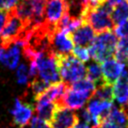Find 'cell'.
Returning <instances> with one entry per match:
<instances>
[{"instance_id": "obj_1", "label": "cell", "mask_w": 128, "mask_h": 128, "mask_svg": "<svg viewBox=\"0 0 128 128\" xmlns=\"http://www.w3.org/2000/svg\"><path fill=\"white\" fill-rule=\"evenodd\" d=\"M28 28H29L17 16L14 10L12 8L8 12L7 22L0 34V46L8 48L16 42L24 44Z\"/></svg>"}, {"instance_id": "obj_2", "label": "cell", "mask_w": 128, "mask_h": 128, "mask_svg": "<svg viewBox=\"0 0 128 128\" xmlns=\"http://www.w3.org/2000/svg\"><path fill=\"white\" fill-rule=\"evenodd\" d=\"M112 7L106 1L104 4L95 8L85 10L82 20L90 26L94 32L102 33L115 28L111 19Z\"/></svg>"}, {"instance_id": "obj_3", "label": "cell", "mask_w": 128, "mask_h": 128, "mask_svg": "<svg viewBox=\"0 0 128 128\" xmlns=\"http://www.w3.org/2000/svg\"><path fill=\"white\" fill-rule=\"evenodd\" d=\"M56 66L60 80L67 86H71L86 76V67L83 62L76 58L72 55L56 56Z\"/></svg>"}, {"instance_id": "obj_4", "label": "cell", "mask_w": 128, "mask_h": 128, "mask_svg": "<svg viewBox=\"0 0 128 128\" xmlns=\"http://www.w3.org/2000/svg\"><path fill=\"white\" fill-rule=\"evenodd\" d=\"M118 42L116 34L112 30L99 33L88 46V52L95 62H104L115 53Z\"/></svg>"}, {"instance_id": "obj_5", "label": "cell", "mask_w": 128, "mask_h": 128, "mask_svg": "<svg viewBox=\"0 0 128 128\" xmlns=\"http://www.w3.org/2000/svg\"><path fill=\"white\" fill-rule=\"evenodd\" d=\"M34 61L37 66L38 77L49 84H54L61 81L56 66V56L52 52L40 54Z\"/></svg>"}, {"instance_id": "obj_6", "label": "cell", "mask_w": 128, "mask_h": 128, "mask_svg": "<svg viewBox=\"0 0 128 128\" xmlns=\"http://www.w3.org/2000/svg\"><path fill=\"white\" fill-rule=\"evenodd\" d=\"M50 49L55 56H67L74 49L70 33L55 30L50 39Z\"/></svg>"}, {"instance_id": "obj_7", "label": "cell", "mask_w": 128, "mask_h": 128, "mask_svg": "<svg viewBox=\"0 0 128 128\" xmlns=\"http://www.w3.org/2000/svg\"><path fill=\"white\" fill-rule=\"evenodd\" d=\"M78 120L77 114L72 109L56 104L49 125L51 128H72Z\"/></svg>"}, {"instance_id": "obj_8", "label": "cell", "mask_w": 128, "mask_h": 128, "mask_svg": "<svg viewBox=\"0 0 128 128\" xmlns=\"http://www.w3.org/2000/svg\"><path fill=\"white\" fill-rule=\"evenodd\" d=\"M66 0H47L45 4L44 21L56 29V24L66 12Z\"/></svg>"}, {"instance_id": "obj_9", "label": "cell", "mask_w": 128, "mask_h": 128, "mask_svg": "<svg viewBox=\"0 0 128 128\" xmlns=\"http://www.w3.org/2000/svg\"><path fill=\"white\" fill-rule=\"evenodd\" d=\"M90 98L92 97L88 94L74 90L68 87L62 97L56 102V104L67 108L69 109L76 110V109H80L83 108Z\"/></svg>"}, {"instance_id": "obj_10", "label": "cell", "mask_w": 128, "mask_h": 128, "mask_svg": "<svg viewBox=\"0 0 128 128\" xmlns=\"http://www.w3.org/2000/svg\"><path fill=\"white\" fill-rule=\"evenodd\" d=\"M13 116V122L19 128H24L29 124L33 116V108L30 104H24L20 98H16L13 108L10 110Z\"/></svg>"}, {"instance_id": "obj_11", "label": "cell", "mask_w": 128, "mask_h": 128, "mask_svg": "<svg viewBox=\"0 0 128 128\" xmlns=\"http://www.w3.org/2000/svg\"><path fill=\"white\" fill-rule=\"evenodd\" d=\"M112 106H113V103L102 101L95 96H92L90 99L87 110L90 112V114L94 119L97 127L99 126L102 120H104V118L108 116L109 111L111 110Z\"/></svg>"}, {"instance_id": "obj_12", "label": "cell", "mask_w": 128, "mask_h": 128, "mask_svg": "<svg viewBox=\"0 0 128 128\" xmlns=\"http://www.w3.org/2000/svg\"><path fill=\"white\" fill-rule=\"evenodd\" d=\"M101 69L104 81L108 84L114 85L125 70V65L115 58H108L102 62Z\"/></svg>"}, {"instance_id": "obj_13", "label": "cell", "mask_w": 128, "mask_h": 128, "mask_svg": "<svg viewBox=\"0 0 128 128\" xmlns=\"http://www.w3.org/2000/svg\"><path fill=\"white\" fill-rule=\"evenodd\" d=\"M68 86L62 81L51 84L44 92L35 97L36 104H45V103H56L60 100L67 90Z\"/></svg>"}, {"instance_id": "obj_14", "label": "cell", "mask_w": 128, "mask_h": 128, "mask_svg": "<svg viewBox=\"0 0 128 128\" xmlns=\"http://www.w3.org/2000/svg\"><path fill=\"white\" fill-rule=\"evenodd\" d=\"M23 50V44L20 42L12 44L8 48L0 46V61L8 69L17 68L20 60L21 51Z\"/></svg>"}, {"instance_id": "obj_15", "label": "cell", "mask_w": 128, "mask_h": 128, "mask_svg": "<svg viewBox=\"0 0 128 128\" xmlns=\"http://www.w3.org/2000/svg\"><path fill=\"white\" fill-rule=\"evenodd\" d=\"M72 42L76 44L77 46L86 47L90 46L94 40V30L92 29L87 23L83 22V24L77 28L76 30L70 33Z\"/></svg>"}, {"instance_id": "obj_16", "label": "cell", "mask_w": 128, "mask_h": 128, "mask_svg": "<svg viewBox=\"0 0 128 128\" xmlns=\"http://www.w3.org/2000/svg\"><path fill=\"white\" fill-rule=\"evenodd\" d=\"M113 96L122 106H125L128 102V70L126 68L113 85Z\"/></svg>"}, {"instance_id": "obj_17", "label": "cell", "mask_w": 128, "mask_h": 128, "mask_svg": "<svg viewBox=\"0 0 128 128\" xmlns=\"http://www.w3.org/2000/svg\"><path fill=\"white\" fill-rule=\"evenodd\" d=\"M104 119L111 120L112 122L117 124L120 128L128 127V114L125 106H120V108H118V106H113L111 110L109 111L108 116L106 117Z\"/></svg>"}, {"instance_id": "obj_18", "label": "cell", "mask_w": 128, "mask_h": 128, "mask_svg": "<svg viewBox=\"0 0 128 128\" xmlns=\"http://www.w3.org/2000/svg\"><path fill=\"white\" fill-rule=\"evenodd\" d=\"M86 76L87 78L92 81L93 84L97 87H99L101 85L106 83L104 81L102 74V69L98 62L93 61L90 64H88V66L86 68Z\"/></svg>"}, {"instance_id": "obj_19", "label": "cell", "mask_w": 128, "mask_h": 128, "mask_svg": "<svg viewBox=\"0 0 128 128\" xmlns=\"http://www.w3.org/2000/svg\"><path fill=\"white\" fill-rule=\"evenodd\" d=\"M111 19L115 26L128 20V2L126 0L112 8Z\"/></svg>"}, {"instance_id": "obj_20", "label": "cell", "mask_w": 128, "mask_h": 128, "mask_svg": "<svg viewBox=\"0 0 128 128\" xmlns=\"http://www.w3.org/2000/svg\"><path fill=\"white\" fill-rule=\"evenodd\" d=\"M56 108V103H45V104H36L35 111L37 118L44 120L46 122H50L52 119L53 113Z\"/></svg>"}, {"instance_id": "obj_21", "label": "cell", "mask_w": 128, "mask_h": 128, "mask_svg": "<svg viewBox=\"0 0 128 128\" xmlns=\"http://www.w3.org/2000/svg\"><path fill=\"white\" fill-rule=\"evenodd\" d=\"M69 87L72 88V90H74L86 93V94L90 95V97L93 96V94H94V92L96 90V86L88 78H82V79L72 83Z\"/></svg>"}, {"instance_id": "obj_22", "label": "cell", "mask_w": 128, "mask_h": 128, "mask_svg": "<svg viewBox=\"0 0 128 128\" xmlns=\"http://www.w3.org/2000/svg\"><path fill=\"white\" fill-rule=\"evenodd\" d=\"M114 55L115 60L119 62L124 65L128 64V39L120 38V40H118Z\"/></svg>"}, {"instance_id": "obj_23", "label": "cell", "mask_w": 128, "mask_h": 128, "mask_svg": "<svg viewBox=\"0 0 128 128\" xmlns=\"http://www.w3.org/2000/svg\"><path fill=\"white\" fill-rule=\"evenodd\" d=\"M93 96H95V97H97L98 99H100L102 101H106V102L113 103V100H114L113 85L104 83V84L97 87Z\"/></svg>"}, {"instance_id": "obj_24", "label": "cell", "mask_w": 128, "mask_h": 128, "mask_svg": "<svg viewBox=\"0 0 128 128\" xmlns=\"http://www.w3.org/2000/svg\"><path fill=\"white\" fill-rule=\"evenodd\" d=\"M51 84H49L47 82H45L44 80H42V78L40 77H34L32 81L29 83V88H30V90L31 92L33 93V95L35 96H38L39 94H40L42 92H44L46 88L49 87Z\"/></svg>"}, {"instance_id": "obj_25", "label": "cell", "mask_w": 128, "mask_h": 128, "mask_svg": "<svg viewBox=\"0 0 128 128\" xmlns=\"http://www.w3.org/2000/svg\"><path fill=\"white\" fill-rule=\"evenodd\" d=\"M16 76H17V82L20 85H24L28 83L30 76H29V70L26 64L22 63L17 68Z\"/></svg>"}, {"instance_id": "obj_26", "label": "cell", "mask_w": 128, "mask_h": 128, "mask_svg": "<svg viewBox=\"0 0 128 128\" xmlns=\"http://www.w3.org/2000/svg\"><path fill=\"white\" fill-rule=\"evenodd\" d=\"M72 56L76 58L81 61V62H87L90 58V55L88 52V49L86 47H81V46H76L72 49Z\"/></svg>"}, {"instance_id": "obj_27", "label": "cell", "mask_w": 128, "mask_h": 128, "mask_svg": "<svg viewBox=\"0 0 128 128\" xmlns=\"http://www.w3.org/2000/svg\"><path fill=\"white\" fill-rule=\"evenodd\" d=\"M114 30H115L116 36H119L120 38L128 39V20L116 26Z\"/></svg>"}, {"instance_id": "obj_28", "label": "cell", "mask_w": 128, "mask_h": 128, "mask_svg": "<svg viewBox=\"0 0 128 128\" xmlns=\"http://www.w3.org/2000/svg\"><path fill=\"white\" fill-rule=\"evenodd\" d=\"M20 0H0V10L10 12L14 8Z\"/></svg>"}, {"instance_id": "obj_29", "label": "cell", "mask_w": 128, "mask_h": 128, "mask_svg": "<svg viewBox=\"0 0 128 128\" xmlns=\"http://www.w3.org/2000/svg\"><path fill=\"white\" fill-rule=\"evenodd\" d=\"M8 12L7 10H0V34L3 30V28H4L5 24L7 22V19H8Z\"/></svg>"}, {"instance_id": "obj_30", "label": "cell", "mask_w": 128, "mask_h": 128, "mask_svg": "<svg viewBox=\"0 0 128 128\" xmlns=\"http://www.w3.org/2000/svg\"><path fill=\"white\" fill-rule=\"evenodd\" d=\"M98 128H120L119 127L117 124H115L114 122H112L111 120H108V119H104L102 120V122H100Z\"/></svg>"}, {"instance_id": "obj_31", "label": "cell", "mask_w": 128, "mask_h": 128, "mask_svg": "<svg viewBox=\"0 0 128 128\" xmlns=\"http://www.w3.org/2000/svg\"><path fill=\"white\" fill-rule=\"evenodd\" d=\"M72 128H90V124H86L84 122H79L78 120Z\"/></svg>"}, {"instance_id": "obj_32", "label": "cell", "mask_w": 128, "mask_h": 128, "mask_svg": "<svg viewBox=\"0 0 128 128\" xmlns=\"http://www.w3.org/2000/svg\"><path fill=\"white\" fill-rule=\"evenodd\" d=\"M82 1H84L85 3H86V4H87V1H88V0H82Z\"/></svg>"}, {"instance_id": "obj_33", "label": "cell", "mask_w": 128, "mask_h": 128, "mask_svg": "<svg viewBox=\"0 0 128 128\" xmlns=\"http://www.w3.org/2000/svg\"><path fill=\"white\" fill-rule=\"evenodd\" d=\"M126 111H127V114H128V108H126Z\"/></svg>"}, {"instance_id": "obj_34", "label": "cell", "mask_w": 128, "mask_h": 128, "mask_svg": "<svg viewBox=\"0 0 128 128\" xmlns=\"http://www.w3.org/2000/svg\"><path fill=\"white\" fill-rule=\"evenodd\" d=\"M126 1H127V2H128V0H126Z\"/></svg>"}, {"instance_id": "obj_35", "label": "cell", "mask_w": 128, "mask_h": 128, "mask_svg": "<svg viewBox=\"0 0 128 128\" xmlns=\"http://www.w3.org/2000/svg\"><path fill=\"white\" fill-rule=\"evenodd\" d=\"M127 128H128V127H127Z\"/></svg>"}]
</instances>
